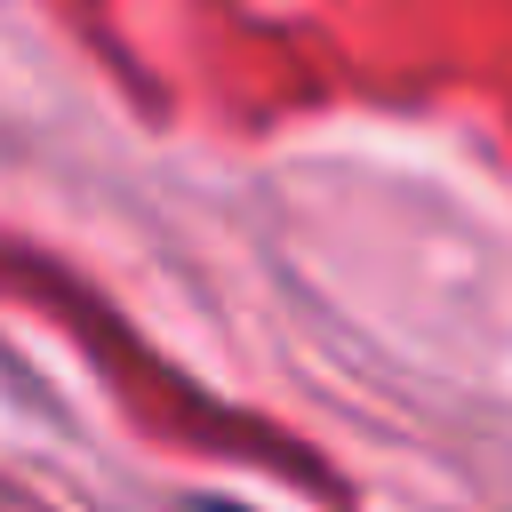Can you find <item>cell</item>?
Returning a JSON list of instances; mask_svg holds the SVG:
<instances>
[{
  "label": "cell",
  "instance_id": "cell-1",
  "mask_svg": "<svg viewBox=\"0 0 512 512\" xmlns=\"http://www.w3.org/2000/svg\"><path fill=\"white\" fill-rule=\"evenodd\" d=\"M200 512H248V504H200Z\"/></svg>",
  "mask_w": 512,
  "mask_h": 512
}]
</instances>
